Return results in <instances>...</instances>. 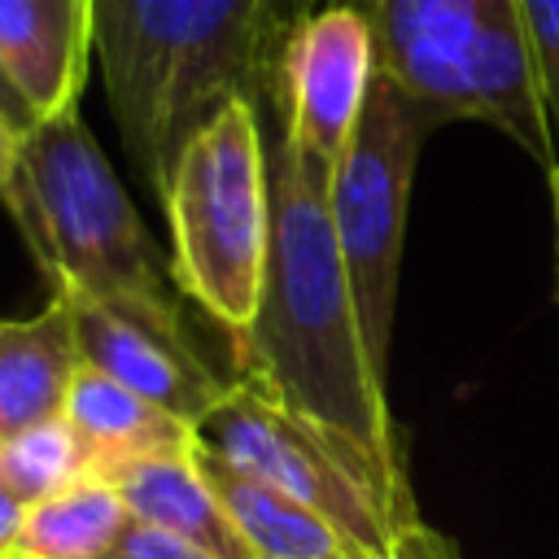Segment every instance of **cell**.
I'll return each mask as SVG.
<instances>
[{"instance_id": "1", "label": "cell", "mask_w": 559, "mask_h": 559, "mask_svg": "<svg viewBox=\"0 0 559 559\" xmlns=\"http://www.w3.org/2000/svg\"><path fill=\"white\" fill-rule=\"evenodd\" d=\"M332 175L314 166L284 131L271 140L275 231L258 314L227 336L231 380L258 384L288 415L310 424L358 476L393 528L419 520L402 437L384 402V371L367 349V332L341 262L332 210Z\"/></svg>"}, {"instance_id": "2", "label": "cell", "mask_w": 559, "mask_h": 559, "mask_svg": "<svg viewBox=\"0 0 559 559\" xmlns=\"http://www.w3.org/2000/svg\"><path fill=\"white\" fill-rule=\"evenodd\" d=\"M92 22L109 114L157 197L210 114L271 100L288 35L284 0H92Z\"/></svg>"}, {"instance_id": "3", "label": "cell", "mask_w": 559, "mask_h": 559, "mask_svg": "<svg viewBox=\"0 0 559 559\" xmlns=\"http://www.w3.org/2000/svg\"><path fill=\"white\" fill-rule=\"evenodd\" d=\"M4 205L44 266L48 288L83 293L118 319L197 341L166 258L79 109L26 131Z\"/></svg>"}, {"instance_id": "4", "label": "cell", "mask_w": 559, "mask_h": 559, "mask_svg": "<svg viewBox=\"0 0 559 559\" xmlns=\"http://www.w3.org/2000/svg\"><path fill=\"white\" fill-rule=\"evenodd\" d=\"M262 100L236 96L179 148L162 205L170 223V275L214 328L245 332L258 314L271 262L275 197Z\"/></svg>"}, {"instance_id": "5", "label": "cell", "mask_w": 559, "mask_h": 559, "mask_svg": "<svg viewBox=\"0 0 559 559\" xmlns=\"http://www.w3.org/2000/svg\"><path fill=\"white\" fill-rule=\"evenodd\" d=\"M380 74L428 114L507 131L542 170L555 166L520 0H358Z\"/></svg>"}, {"instance_id": "6", "label": "cell", "mask_w": 559, "mask_h": 559, "mask_svg": "<svg viewBox=\"0 0 559 559\" xmlns=\"http://www.w3.org/2000/svg\"><path fill=\"white\" fill-rule=\"evenodd\" d=\"M441 118L428 114L419 100H411L393 79L376 74L358 131L328 183V210H332L341 262L367 332V349L380 371L389 367L415 162L424 135Z\"/></svg>"}, {"instance_id": "7", "label": "cell", "mask_w": 559, "mask_h": 559, "mask_svg": "<svg viewBox=\"0 0 559 559\" xmlns=\"http://www.w3.org/2000/svg\"><path fill=\"white\" fill-rule=\"evenodd\" d=\"M197 441L262 485L288 493L306 511H314L341 542L380 546L397 528L345 467V459L297 415H288L275 397H266L249 380H231L218 406L197 424Z\"/></svg>"}, {"instance_id": "8", "label": "cell", "mask_w": 559, "mask_h": 559, "mask_svg": "<svg viewBox=\"0 0 559 559\" xmlns=\"http://www.w3.org/2000/svg\"><path fill=\"white\" fill-rule=\"evenodd\" d=\"M380 74L376 31L362 4L336 0L301 13L280 48L275 66V118L280 131L328 175H336L367 92Z\"/></svg>"}, {"instance_id": "9", "label": "cell", "mask_w": 559, "mask_h": 559, "mask_svg": "<svg viewBox=\"0 0 559 559\" xmlns=\"http://www.w3.org/2000/svg\"><path fill=\"white\" fill-rule=\"evenodd\" d=\"M48 293H57L70 310V328H74L83 367L135 389L140 397L157 402L162 411L179 415L183 424L197 428L227 393L231 376H218L210 367V358L197 349V341L162 336L153 328L118 319L114 310H105L92 297L70 293V288H48Z\"/></svg>"}, {"instance_id": "10", "label": "cell", "mask_w": 559, "mask_h": 559, "mask_svg": "<svg viewBox=\"0 0 559 559\" xmlns=\"http://www.w3.org/2000/svg\"><path fill=\"white\" fill-rule=\"evenodd\" d=\"M92 61V0H0V79L35 122L79 109Z\"/></svg>"}, {"instance_id": "11", "label": "cell", "mask_w": 559, "mask_h": 559, "mask_svg": "<svg viewBox=\"0 0 559 559\" xmlns=\"http://www.w3.org/2000/svg\"><path fill=\"white\" fill-rule=\"evenodd\" d=\"M105 480L122 493L131 520L166 528L218 559H258L249 550V542L240 537V528L231 524L227 507L218 502L197 445L179 450V454H153V459H135L122 463L114 472H105Z\"/></svg>"}, {"instance_id": "12", "label": "cell", "mask_w": 559, "mask_h": 559, "mask_svg": "<svg viewBox=\"0 0 559 559\" xmlns=\"http://www.w3.org/2000/svg\"><path fill=\"white\" fill-rule=\"evenodd\" d=\"M83 358L74 345L70 310L57 293L26 319H0V441L13 432L57 419Z\"/></svg>"}, {"instance_id": "13", "label": "cell", "mask_w": 559, "mask_h": 559, "mask_svg": "<svg viewBox=\"0 0 559 559\" xmlns=\"http://www.w3.org/2000/svg\"><path fill=\"white\" fill-rule=\"evenodd\" d=\"M61 415L79 432L96 476H105L122 463H135V459L179 454V450L197 445L192 424H183L179 415L162 411L157 402L140 397L135 389H127L92 367H79Z\"/></svg>"}, {"instance_id": "14", "label": "cell", "mask_w": 559, "mask_h": 559, "mask_svg": "<svg viewBox=\"0 0 559 559\" xmlns=\"http://www.w3.org/2000/svg\"><path fill=\"white\" fill-rule=\"evenodd\" d=\"M197 459H201L218 502L227 507L231 524L240 528V537L249 542V550L258 559H345V542L314 511H306L288 493L262 485L258 476L240 472L236 463L218 459L201 441H197Z\"/></svg>"}, {"instance_id": "15", "label": "cell", "mask_w": 559, "mask_h": 559, "mask_svg": "<svg viewBox=\"0 0 559 559\" xmlns=\"http://www.w3.org/2000/svg\"><path fill=\"white\" fill-rule=\"evenodd\" d=\"M127 524L131 511L122 493L105 476L87 472L26 507L9 559H100Z\"/></svg>"}, {"instance_id": "16", "label": "cell", "mask_w": 559, "mask_h": 559, "mask_svg": "<svg viewBox=\"0 0 559 559\" xmlns=\"http://www.w3.org/2000/svg\"><path fill=\"white\" fill-rule=\"evenodd\" d=\"M87 472H92L87 450H83V441L66 415L31 424V428L13 432L9 441H0V485L22 507L74 485Z\"/></svg>"}, {"instance_id": "17", "label": "cell", "mask_w": 559, "mask_h": 559, "mask_svg": "<svg viewBox=\"0 0 559 559\" xmlns=\"http://www.w3.org/2000/svg\"><path fill=\"white\" fill-rule=\"evenodd\" d=\"M520 17H524L537 92H542V109L550 127V148L559 166V0H520Z\"/></svg>"}, {"instance_id": "18", "label": "cell", "mask_w": 559, "mask_h": 559, "mask_svg": "<svg viewBox=\"0 0 559 559\" xmlns=\"http://www.w3.org/2000/svg\"><path fill=\"white\" fill-rule=\"evenodd\" d=\"M345 559H463V555H459L454 537H445L441 528L415 520V524L397 528L380 546H349Z\"/></svg>"}, {"instance_id": "19", "label": "cell", "mask_w": 559, "mask_h": 559, "mask_svg": "<svg viewBox=\"0 0 559 559\" xmlns=\"http://www.w3.org/2000/svg\"><path fill=\"white\" fill-rule=\"evenodd\" d=\"M100 559H218V555H210V550H201V546H192V542H183V537H175L166 528L131 520L122 528V537Z\"/></svg>"}, {"instance_id": "20", "label": "cell", "mask_w": 559, "mask_h": 559, "mask_svg": "<svg viewBox=\"0 0 559 559\" xmlns=\"http://www.w3.org/2000/svg\"><path fill=\"white\" fill-rule=\"evenodd\" d=\"M22 140H26V127H17V122L0 109V197L9 192V183H13V175H17Z\"/></svg>"}, {"instance_id": "21", "label": "cell", "mask_w": 559, "mask_h": 559, "mask_svg": "<svg viewBox=\"0 0 559 559\" xmlns=\"http://www.w3.org/2000/svg\"><path fill=\"white\" fill-rule=\"evenodd\" d=\"M0 109H4V114H9V118H13V122H17V127H26V131H31V127H35V118H31V114H26V105H22V100H17V92H13V87H9V83H4V79H0Z\"/></svg>"}, {"instance_id": "22", "label": "cell", "mask_w": 559, "mask_h": 559, "mask_svg": "<svg viewBox=\"0 0 559 559\" xmlns=\"http://www.w3.org/2000/svg\"><path fill=\"white\" fill-rule=\"evenodd\" d=\"M546 179H550V205H555V271H559V166H550Z\"/></svg>"}, {"instance_id": "23", "label": "cell", "mask_w": 559, "mask_h": 559, "mask_svg": "<svg viewBox=\"0 0 559 559\" xmlns=\"http://www.w3.org/2000/svg\"><path fill=\"white\" fill-rule=\"evenodd\" d=\"M323 4H336V0H284V17H288V26L301 17V13H310V9H323ZM358 4V0H354Z\"/></svg>"}]
</instances>
